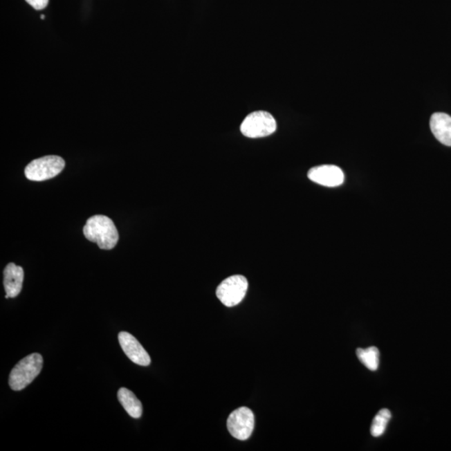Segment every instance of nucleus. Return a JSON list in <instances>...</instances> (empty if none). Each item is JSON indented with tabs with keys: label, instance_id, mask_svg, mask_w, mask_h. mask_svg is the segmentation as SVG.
<instances>
[{
	"label": "nucleus",
	"instance_id": "nucleus-4",
	"mask_svg": "<svg viewBox=\"0 0 451 451\" xmlns=\"http://www.w3.org/2000/svg\"><path fill=\"white\" fill-rule=\"evenodd\" d=\"M66 163L58 156L40 157L31 162L26 168L27 179L35 182H42L59 174L64 170Z\"/></svg>",
	"mask_w": 451,
	"mask_h": 451
},
{
	"label": "nucleus",
	"instance_id": "nucleus-7",
	"mask_svg": "<svg viewBox=\"0 0 451 451\" xmlns=\"http://www.w3.org/2000/svg\"><path fill=\"white\" fill-rule=\"evenodd\" d=\"M308 176L312 182L328 187L340 186L344 182V174L340 167L323 165L310 169Z\"/></svg>",
	"mask_w": 451,
	"mask_h": 451
},
{
	"label": "nucleus",
	"instance_id": "nucleus-10",
	"mask_svg": "<svg viewBox=\"0 0 451 451\" xmlns=\"http://www.w3.org/2000/svg\"><path fill=\"white\" fill-rule=\"evenodd\" d=\"M430 129L434 138L445 146L451 147V118L445 113H434L430 118Z\"/></svg>",
	"mask_w": 451,
	"mask_h": 451
},
{
	"label": "nucleus",
	"instance_id": "nucleus-2",
	"mask_svg": "<svg viewBox=\"0 0 451 451\" xmlns=\"http://www.w3.org/2000/svg\"><path fill=\"white\" fill-rule=\"evenodd\" d=\"M43 357L39 353H31L16 365L10 374L9 385L15 392L26 389L37 378L43 368Z\"/></svg>",
	"mask_w": 451,
	"mask_h": 451
},
{
	"label": "nucleus",
	"instance_id": "nucleus-8",
	"mask_svg": "<svg viewBox=\"0 0 451 451\" xmlns=\"http://www.w3.org/2000/svg\"><path fill=\"white\" fill-rule=\"evenodd\" d=\"M118 338L120 347L133 363L140 366L150 365V356L134 336L127 332H120Z\"/></svg>",
	"mask_w": 451,
	"mask_h": 451
},
{
	"label": "nucleus",
	"instance_id": "nucleus-12",
	"mask_svg": "<svg viewBox=\"0 0 451 451\" xmlns=\"http://www.w3.org/2000/svg\"><path fill=\"white\" fill-rule=\"evenodd\" d=\"M358 360L363 364L366 368L376 371L380 365V351L376 347H369L367 349L358 348L356 351Z\"/></svg>",
	"mask_w": 451,
	"mask_h": 451
},
{
	"label": "nucleus",
	"instance_id": "nucleus-6",
	"mask_svg": "<svg viewBox=\"0 0 451 451\" xmlns=\"http://www.w3.org/2000/svg\"><path fill=\"white\" fill-rule=\"evenodd\" d=\"M255 414L250 409L239 408L228 417V432L237 440L247 441L255 429Z\"/></svg>",
	"mask_w": 451,
	"mask_h": 451
},
{
	"label": "nucleus",
	"instance_id": "nucleus-15",
	"mask_svg": "<svg viewBox=\"0 0 451 451\" xmlns=\"http://www.w3.org/2000/svg\"><path fill=\"white\" fill-rule=\"evenodd\" d=\"M40 18H42V19H44V18H46V17H44V15H42V17H40Z\"/></svg>",
	"mask_w": 451,
	"mask_h": 451
},
{
	"label": "nucleus",
	"instance_id": "nucleus-5",
	"mask_svg": "<svg viewBox=\"0 0 451 451\" xmlns=\"http://www.w3.org/2000/svg\"><path fill=\"white\" fill-rule=\"evenodd\" d=\"M248 288V282L244 276L233 275L228 277L217 288V297L227 307H234L244 299Z\"/></svg>",
	"mask_w": 451,
	"mask_h": 451
},
{
	"label": "nucleus",
	"instance_id": "nucleus-3",
	"mask_svg": "<svg viewBox=\"0 0 451 451\" xmlns=\"http://www.w3.org/2000/svg\"><path fill=\"white\" fill-rule=\"evenodd\" d=\"M277 122L267 111H259L249 114L241 125V134L248 138H261L275 133Z\"/></svg>",
	"mask_w": 451,
	"mask_h": 451
},
{
	"label": "nucleus",
	"instance_id": "nucleus-14",
	"mask_svg": "<svg viewBox=\"0 0 451 451\" xmlns=\"http://www.w3.org/2000/svg\"><path fill=\"white\" fill-rule=\"evenodd\" d=\"M26 1L36 10H44L49 3V0H26Z\"/></svg>",
	"mask_w": 451,
	"mask_h": 451
},
{
	"label": "nucleus",
	"instance_id": "nucleus-9",
	"mask_svg": "<svg viewBox=\"0 0 451 451\" xmlns=\"http://www.w3.org/2000/svg\"><path fill=\"white\" fill-rule=\"evenodd\" d=\"M24 269L19 266L10 263L3 271V286L6 295L13 299L21 292L24 282Z\"/></svg>",
	"mask_w": 451,
	"mask_h": 451
},
{
	"label": "nucleus",
	"instance_id": "nucleus-13",
	"mask_svg": "<svg viewBox=\"0 0 451 451\" xmlns=\"http://www.w3.org/2000/svg\"><path fill=\"white\" fill-rule=\"evenodd\" d=\"M390 418H392V413L387 409H383L376 414L370 429L374 437H380L385 433Z\"/></svg>",
	"mask_w": 451,
	"mask_h": 451
},
{
	"label": "nucleus",
	"instance_id": "nucleus-1",
	"mask_svg": "<svg viewBox=\"0 0 451 451\" xmlns=\"http://www.w3.org/2000/svg\"><path fill=\"white\" fill-rule=\"evenodd\" d=\"M83 232L86 239L95 243L103 250H111L118 243V229L110 217L107 216L90 217L84 226Z\"/></svg>",
	"mask_w": 451,
	"mask_h": 451
},
{
	"label": "nucleus",
	"instance_id": "nucleus-11",
	"mask_svg": "<svg viewBox=\"0 0 451 451\" xmlns=\"http://www.w3.org/2000/svg\"><path fill=\"white\" fill-rule=\"evenodd\" d=\"M118 398L129 416L134 418H139L142 416V403L131 390L127 388H120L118 392Z\"/></svg>",
	"mask_w": 451,
	"mask_h": 451
}]
</instances>
